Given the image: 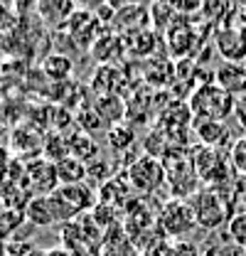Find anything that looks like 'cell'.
Instances as JSON below:
<instances>
[{
  "label": "cell",
  "instance_id": "5bb4252c",
  "mask_svg": "<svg viewBox=\"0 0 246 256\" xmlns=\"http://www.w3.org/2000/svg\"><path fill=\"white\" fill-rule=\"evenodd\" d=\"M37 10L50 25H64L76 10L72 0H37Z\"/></svg>",
  "mask_w": 246,
  "mask_h": 256
},
{
  "label": "cell",
  "instance_id": "7c38bea8",
  "mask_svg": "<svg viewBox=\"0 0 246 256\" xmlns=\"http://www.w3.org/2000/svg\"><path fill=\"white\" fill-rule=\"evenodd\" d=\"M118 84H121V72L111 64H101L94 74L92 92L98 96H116L118 94Z\"/></svg>",
  "mask_w": 246,
  "mask_h": 256
},
{
  "label": "cell",
  "instance_id": "8fae6325",
  "mask_svg": "<svg viewBox=\"0 0 246 256\" xmlns=\"http://www.w3.org/2000/svg\"><path fill=\"white\" fill-rule=\"evenodd\" d=\"M12 146L20 156L34 158L40 153H44V138H40V133L32 126H20L12 130Z\"/></svg>",
  "mask_w": 246,
  "mask_h": 256
},
{
  "label": "cell",
  "instance_id": "9a60e30c",
  "mask_svg": "<svg viewBox=\"0 0 246 256\" xmlns=\"http://www.w3.org/2000/svg\"><path fill=\"white\" fill-rule=\"evenodd\" d=\"M69 138V156H74V158L84 160L86 165L94 162V160H98V143L94 140L89 133H82V130H76V133H72V136H66Z\"/></svg>",
  "mask_w": 246,
  "mask_h": 256
},
{
  "label": "cell",
  "instance_id": "484cf974",
  "mask_svg": "<svg viewBox=\"0 0 246 256\" xmlns=\"http://www.w3.org/2000/svg\"><path fill=\"white\" fill-rule=\"evenodd\" d=\"M76 10H86V12H94L104 5V0H72Z\"/></svg>",
  "mask_w": 246,
  "mask_h": 256
},
{
  "label": "cell",
  "instance_id": "ba28073f",
  "mask_svg": "<svg viewBox=\"0 0 246 256\" xmlns=\"http://www.w3.org/2000/svg\"><path fill=\"white\" fill-rule=\"evenodd\" d=\"M214 84L232 96H246V64L222 62L214 69Z\"/></svg>",
  "mask_w": 246,
  "mask_h": 256
},
{
  "label": "cell",
  "instance_id": "2e32d148",
  "mask_svg": "<svg viewBox=\"0 0 246 256\" xmlns=\"http://www.w3.org/2000/svg\"><path fill=\"white\" fill-rule=\"evenodd\" d=\"M194 136L200 138L202 146H207V148H219L222 140L226 138V126H224V121H210V118L194 121Z\"/></svg>",
  "mask_w": 246,
  "mask_h": 256
},
{
  "label": "cell",
  "instance_id": "7a4b0ae2",
  "mask_svg": "<svg viewBox=\"0 0 246 256\" xmlns=\"http://www.w3.org/2000/svg\"><path fill=\"white\" fill-rule=\"evenodd\" d=\"M50 197L52 212L57 222H74L79 214H84L86 210H92L96 202V192L92 188L82 185H60Z\"/></svg>",
  "mask_w": 246,
  "mask_h": 256
},
{
  "label": "cell",
  "instance_id": "7402d4cb",
  "mask_svg": "<svg viewBox=\"0 0 246 256\" xmlns=\"http://www.w3.org/2000/svg\"><path fill=\"white\" fill-rule=\"evenodd\" d=\"M226 232H229V239L239 249H246V210H239V212L232 214V220L226 224Z\"/></svg>",
  "mask_w": 246,
  "mask_h": 256
},
{
  "label": "cell",
  "instance_id": "30bf717a",
  "mask_svg": "<svg viewBox=\"0 0 246 256\" xmlns=\"http://www.w3.org/2000/svg\"><path fill=\"white\" fill-rule=\"evenodd\" d=\"M216 47L224 62H244L246 60V34L239 30H222L216 34Z\"/></svg>",
  "mask_w": 246,
  "mask_h": 256
},
{
  "label": "cell",
  "instance_id": "6da1fadb",
  "mask_svg": "<svg viewBox=\"0 0 246 256\" xmlns=\"http://www.w3.org/2000/svg\"><path fill=\"white\" fill-rule=\"evenodd\" d=\"M190 111L194 116V121H226L229 116H234L236 111V98L226 94L219 84L207 82L202 86H197L192 96H190Z\"/></svg>",
  "mask_w": 246,
  "mask_h": 256
},
{
  "label": "cell",
  "instance_id": "52a82bcc",
  "mask_svg": "<svg viewBox=\"0 0 246 256\" xmlns=\"http://www.w3.org/2000/svg\"><path fill=\"white\" fill-rule=\"evenodd\" d=\"M192 165H194V172L202 182L219 188L222 182V172H226V160L219 156V148H207V146H200L194 153H192Z\"/></svg>",
  "mask_w": 246,
  "mask_h": 256
},
{
  "label": "cell",
  "instance_id": "ffe728a7",
  "mask_svg": "<svg viewBox=\"0 0 246 256\" xmlns=\"http://www.w3.org/2000/svg\"><path fill=\"white\" fill-rule=\"evenodd\" d=\"M106 138H108V146H111L114 150H123V148H128V146L136 143V133H133V128L126 126V124L111 126L108 130H106Z\"/></svg>",
  "mask_w": 246,
  "mask_h": 256
},
{
  "label": "cell",
  "instance_id": "9c48e42d",
  "mask_svg": "<svg viewBox=\"0 0 246 256\" xmlns=\"http://www.w3.org/2000/svg\"><path fill=\"white\" fill-rule=\"evenodd\" d=\"M146 22H148V10L143 5H121L114 12V28L128 37L143 30Z\"/></svg>",
  "mask_w": 246,
  "mask_h": 256
},
{
  "label": "cell",
  "instance_id": "4fadbf2b",
  "mask_svg": "<svg viewBox=\"0 0 246 256\" xmlns=\"http://www.w3.org/2000/svg\"><path fill=\"white\" fill-rule=\"evenodd\" d=\"M54 165H57L60 185H82V182L89 178V165H86L84 160L74 158V156L60 160V162H54Z\"/></svg>",
  "mask_w": 246,
  "mask_h": 256
},
{
  "label": "cell",
  "instance_id": "cb8c5ba5",
  "mask_svg": "<svg viewBox=\"0 0 246 256\" xmlns=\"http://www.w3.org/2000/svg\"><path fill=\"white\" fill-rule=\"evenodd\" d=\"M165 256H200V249L190 242H175L172 246L165 249Z\"/></svg>",
  "mask_w": 246,
  "mask_h": 256
},
{
  "label": "cell",
  "instance_id": "603a6c76",
  "mask_svg": "<svg viewBox=\"0 0 246 256\" xmlns=\"http://www.w3.org/2000/svg\"><path fill=\"white\" fill-rule=\"evenodd\" d=\"M229 162H232V168L246 178V133L242 138H236L234 143H232V150H229Z\"/></svg>",
  "mask_w": 246,
  "mask_h": 256
},
{
  "label": "cell",
  "instance_id": "d4e9b609",
  "mask_svg": "<svg viewBox=\"0 0 246 256\" xmlns=\"http://www.w3.org/2000/svg\"><path fill=\"white\" fill-rule=\"evenodd\" d=\"M168 2H170L172 10H178V12H194V10L202 8L204 0H168Z\"/></svg>",
  "mask_w": 246,
  "mask_h": 256
},
{
  "label": "cell",
  "instance_id": "d6986e66",
  "mask_svg": "<svg viewBox=\"0 0 246 256\" xmlns=\"http://www.w3.org/2000/svg\"><path fill=\"white\" fill-rule=\"evenodd\" d=\"M42 69H44V74H47L52 82H66L69 74H72V60H69L66 54H57V52H54V54L44 57Z\"/></svg>",
  "mask_w": 246,
  "mask_h": 256
},
{
  "label": "cell",
  "instance_id": "ac0fdd59",
  "mask_svg": "<svg viewBox=\"0 0 246 256\" xmlns=\"http://www.w3.org/2000/svg\"><path fill=\"white\" fill-rule=\"evenodd\" d=\"M126 50V42L118 40L116 34H108V37H98L92 44V54L98 57V62H118L121 52Z\"/></svg>",
  "mask_w": 246,
  "mask_h": 256
},
{
  "label": "cell",
  "instance_id": "277c9868",
  "mask_svg": "<svg viewBox=\"0 0 246 256\" xmlns=\"http://www.w3.org/2000/svg\"><path fill=\"white\" fill-rule=\"evenodd\" d=\"M126 178H128L133 190L138 194H146V197H150L155 192H160L162 188H168L165 162H160V158H153V156H143L136 162H130Z\"/></svg>",
  "mask_w": 246,
  "mask_h": 256
},
{
  "label": "cell",
  "instance_id": "5b68a950",
  "mask_svg": "<svg viewBox=\"0 0 246 256\" xmlns=\"http://www.w3.org/2000/svg\"><path fill=\"white\" fill-rule=\"evenodd\" d=\"M158 226L165 236L170 239H182L187 236L194 226H197V220H194V212L190 207V200H168L162 202L160 212H158Z\"/></svg>",
  "mask_w": 246,
  "mask_h": 256
},
{
  "label": "cell",
  "instance_id": "e0dca14e",
  "mask_svg": "<svg viewBox=\"0 0 246 256\" xmlns=\"http://www.w3.org/2000/svg\"><path fill=\"white\" fill-rule=\"evenodd\" d=\"M25 217L28 222H32L34 226H50L54 224V212H52V204H50V197H32L25 207Z\"/></svg>",
  "mask_w": 246,
  "mask_h": 256
},
{
  "label": "cell",
  "instance_id": "44dd1931",
  "mask_svg": "<svg viewBox=\"0 0 246 256\" xmlns=\"http://www.w3.org/2000/svg\"><path fill=\"white\" fill-rule=\"evenodd\" d=\"M28 217H25V212L22 210H12V207H5L2 212H0V236H12L22 222H25Z\"/></svg>",
  "mask_w": 246,
  "mask_h": 256
},
{
  "label": "cell",
  "instance_id": "3957f363",
  "mask_svg": "<svg viewBox=\"0 0 246 256\" xmlns=\"http://www.w3.org/2000/svg\"><path fill=\"white\" fill-rule=\"evenodd\" d=\"M190 207H192V212H194L197 226H202V229H207V232L219 229L224 222L229 224L232 214H234V212L229 210L226 200L222 197V192L212 190V188L194 192V194L190 197Z\"/></svg>",
  "mask_w": 246,
  "mask_h": 256
},
{
  "label": "cell",
  "instance_id": "8992f818",
  "mask_svg": "<svg viewBox=\"0 0 246 256\" xmlns=\"http://www.w3.org/2000/svg\"><path fill=\"white\" fill-rule=\"evenodd\" d=\"M25 175H28V190L34 197H44L60 188V178H57V165L47 158H34L28 160L25 165Z\"/></svg>",
  "mask_w": 246,
  "mask_h": 256
},
{
  "label": "cell",
  "instance_id": "4316f807",
  "mask_svg": "<svg viewBox=\"0 0 246 256\" xmlns=\"http://www.w3.org/2000/svg\"><path fill=\"white\" fill-rule=\"evenodd\" d=\"M44 256H79V254L72 252V249H52V252H47Z\"/></svg>",
  "mask_w": 246,
  "mask_h": 256
}]
</instances>
